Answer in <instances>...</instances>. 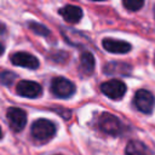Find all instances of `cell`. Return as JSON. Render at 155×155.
<instances>
[{
	"label": "cell",
	"mask_w": 155,
	"mask_h": 155,
	"mask_svg": "<svg viewBox=\"0 0 155 155\" xmlns=\"http://www.w3.org/2000/svg\"><path fill=\"white\" fill-rule=\"evenodd\" d=\"M133 103L139 111L144 114H151L155 105V97L148 90L140 88L134 93Z\"/></svg>",
	"instance_id": "4"
},
{
	"label": "cell",
	"mask_w": 155,
	"mask_h": 155,
	"mask_svg": "<svg viewBox=\"0 0 155 155\" xmlns=\"http://www.w3.org/2000/svg\"><path fill=\"white\" fill-rule=\"evenodd\" d=\"M102 45L105 51L111 52V53H126L131 50V45L128 42L122 41V40L110 39V38L104 39L102 41Z\"/></svg>",
	"instance_id": "9"
},
{
	"label": "cell",
	"mask_w": 155,
	"mask_h": 155,
	"mask_svg": "<svg viewBox=\"0 0 155 155\" xmlns=\"http://www.w3.org/2000/svg\"><path fill=\"white\" fill-rule=\"evenodd\" d=\"M101 91L110 99L117 101L121 99L126 93V85L119 79H111L101 85Z\"/></svg>",
	"instance_id": "5"
},
{
	"label": "cell",
	"mask_w": 155,
	"mask_h": 155,
	"mask_svg": "<svg viewBox=\"0 0 155 155\" xmlns=\"http://www.w3.org/2000/svg\"><path fill=\"white\" fill-rule=\"evenodd\" d=\"M5 30H6V27L0 22V35H1V34H4V33H5Z\"/></svg>",
	"instance_id": "17"
},
{
	"label": "cell",
	"mask_w": 155,
	"mask_h": 155,
	"mask_svg": "<svg viewBox=\"0 0 155 155\" xmlns=\"http://www.w3.org/2000/svg\"><path fill=\"white\" fill-rule=\"evenodd\" d=\"M154 15H155V8H154Z\"/></svg>",
	"instance_id": "21"
},
{
	"label": "cell",
	"mask_w": 155,
	"mask_h": 155,
	"mask_svg": "<svg viewBox=\"0 0 155 155\" xmlns=\"http://www.w3.org/2000/svg\"><path fill=\"white\" fill-rule=\"evenodd\" d=\"M29 28L38 35H42V36H47L50 35V30L44 25V24H40V23H36V22H29Z\"/></svg>",
	"instance_id": "14"
},
{
	"label": "cell",
	"mask_w": 155,
	"mask_h": 155,
	"mask_svg": "<svg viewBox=\"0 0 155 155\" xmlns=\"http://www.w3.org/2000/svg\"><path fill=\"white\" fill-rule=\"evenodd\" d=\"M97 126L101 131L111 136H119L122 132L121 121L110 113H102L97 119Z\"/></svg>",
	"instance_id": "2"
},
{
	"label": "cell",
	"mask_w": 155,
	"mask_h": 155,
	"mask_svg": "<svg viewBox=\"0 0 155 155\" xmlns=\"http://www.w3.org/2000/svg\"><path fill=\"white\" fill-rule=\"evenodd\" d=\"M122 4L128 11H138L143 7L144 0H122Z\"/></svg>",
	"instance_id": "16"
},
{
	"label": "cell",
	"mask_w": 155,
	"mask_h": 155,
	"mask_svg": "<svg viewBox=\"0 0 155 155\" xmlns=\"http://www.w3.org/2000/svg\"><path fill=\"white\" fill-rule=\"evenodd\" d=\"M80 67H81V70L84 71V74H86V75L92 74V71L94 70V57L91 52L85 51L81 53Z\"/></svg>",
	"instance_id": "12"
},
{
	"label": "cell",
	"mask_w": 155,
	"mask_h": 155,
	"mask_svg": "<svg viewBox=\"0 0 155 155\" xmlns=\"http://www.w3.org/2000/svg\"><path fill=\"white\" fill-rule=\"evenodd\" d=\"M16 92L27 98H38L42 93V87L40 84L30 80H22L16 86Z\"/></svg>",
	"instance_id": "7"
},
{
	"label": "cell",
	"mask_w": 155,
	"mask_h": 155,
	"mask_svg": "<svg viewBox=\"0 0 155 155\" xmlns=\"http://www.w3.org/2000/svg\"><path fill=\"white\" fill-rule=\"evenodd\" d=\"M15 79H16V74L15 73L8 71V70L0 71V84H2L5 86H11L13 84Z\"/></svg>",
	"instance_id": "15"
},
{
	"label": "cell",
	"mask_w": 155,
	"mask_h": 155,
	"mask_svg": "<svg viewBox=\"0 0 155 155\" xmlns=\"http://www.w3.org/2000/svg\"><path fill=\"white\" fill-rule=\"evenodd\" d=\"M31 136L40 142H46L56 134V126L47 119H39L33 122L30 128Z\"/></svg>",
	"instance_id": "1"
},
{
	"label": "cell",
	"mask_w": 155,
	"mask_h": 155,
	"mask_svg": "<svg viewBox=\"0 0 155 155\" xmlns=\"http://www.w3.org/2000/svg\"><path fill=\"white\" fill-rule=\"evenodd\" d=\"M6 116H7V120H8L11 128L15 132H19L24 128V126L27 124V114L23 109L11 107L7 109Z\"/></svg>",
	"instance_id": "6"
},
{
	"label": "cell",
	"mask_w": 155,
	"mask_h": 155,
	"mask_svg": "<svg viewBox=\"0 0 155 155\" xmlns=\"http://www.w3.org/2000/svg\"><path fill=\"white\" fill-rule=\"evenodd\" d=\"M11 62L15 65L18 67H23V68H28V69H36L39 68V59L28 53V52H16L11 56Z\"/></svg>",
	"instance_id": "8"
},
{
	"label": "cell",
	"mask_w": 155,
	"mask_h": 155,
	"mask_svg": "<svg viewBox=\"0 0 155 155\" xmlns=\"http://www.w3.org/2000/svg\"><path fill=\"white\" fill-rule=\"evenodd\" d=\"M51 92L58 98H69L75 93V85L63 76H57L51 81Z\"/></svg>",
	"instance_id": "3"
},
{
	"label": "cell",
	"mask_w": 155,
	"mask_h": 155,
	"mask_svg": "<svg viewBox=\"0 0 155 155\" xmlns=\"http://www.w3.org/2000/svg\"><path fill=\"white\" fill-rule=\"evenodd\" d=\"M131 70V67L128 64L121 63V62H111L104 67V73H108L110 75H125L128 74Z\"/></svg>",
	"instance_id": "13"
},
{
	"label": "cell",
	"mask_w": 155,
	"mask_h": 155,
	"mask_svg": "<svg viewBox=\"0 0 155 155\" xmlns=\"http://www.w3.org/2000/svg\"><path fill=\"white\" fill-rule=\"evenodd\" d=\"M92 1H103V0H92Z\"/></svg>",
	"instance_id": "20"
},
{
	"label": "cell",
	"mask_w": 155,
	"mask_h": 155,
	"mask_svg": "<svg viewBox=\"0 0 155 155\" xmlns=\"http://www.w3.org/2000/svg\"><path fill=\"white\" fill-rule=\"evenodd\" d=\"M59 15L68 23H78L82 18V10L75 5H65L59 8Z\"/></svg>",
	"instance_id": "10"
},
{
	"label": "cell",
	"mask_w": 155,
	"mask_h": 155,
	"mask_svg": "<svg viewBox=\"0 0 155 155\" xmlns=\"http://www.w3.org/2000/svg\"><path fill=\"white\" fill-rule=\"evenodd\" d=\"M126 155H154L153 151L139 140H130L125 149Z\"/></svg>",
	"instance_id": "11"
},
{
	"label": "cell",
	"mask_w": 155,
	"mask_h": 155,
	"mask_svg": "<svg viewBox=\"0 0 155 155\" xmlns=\"http://www.w3.org/2000/svg\"><path fill=\"white\" fill-rule=\"evenodd\" d=\"M2 138V131H1V128H0V139Z\"/></svg>",
	"instance_id": "19"
},
{
	"label": "cell",
	"mask_w": 155,
	"mask_h": 155,
	"mask_svg": "<svg viewBox=\"0 0 155 155\" xmlns=\"http://www.w3.org/2000/svg\"><path fill=\"white\" fill-rule=\"evenodd\" d=\"M2 53H4V46H2L1 44H0V56H1Z\"/></svg>",
	"instance_id": "18"
}]
</instances>
